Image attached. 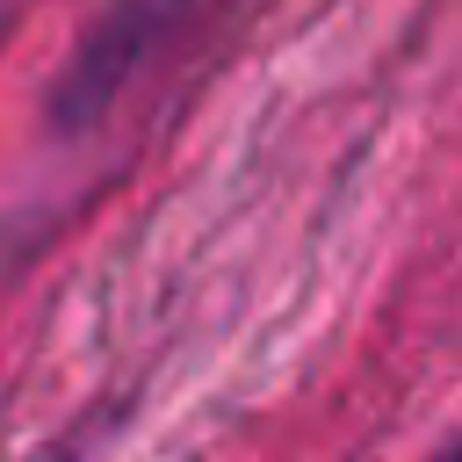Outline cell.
Segmentation results:
<instances>
[{
    "label": "cell",
    "instance_id": "cell-1",
    "mask_svg": "<svg viewBox=\"0 0 462 462\" xmlns=\"http://www.w3.org/2000/svg\"><path fill=\"white\" fill-rule=\"evenodd\" d=\"M188 7H195V0H108V7L94 14V29L79 36L72 65L51 79V87H58V94H51V108H58L65 123L101 116V108L116 101V87L137 72V58H144V51H159V36H166Z\"/></svg>",
    "mask_w": 462,
    "mask_h": 462
},
{
    "label": "cell",
    "instance_id": "cell-2",
    "mask_svg": "<svg viewBox=\"0 0 462 462\" xmlns=\"http://www.w3.org/2000/svg\"><path fill=\"white\" fill-rule=\"evenodd\" d=\"M440 462H462V440H448V448H440Z\"/></svg>",
    "mask_w": 462,
    "mask_h": 462
}]
</instances>
